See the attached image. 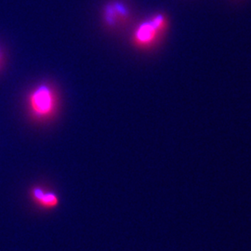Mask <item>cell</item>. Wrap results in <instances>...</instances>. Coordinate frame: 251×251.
Segmentation results:
<instances>
[{"label":"cell","mask_w":251,"mask_h":251,"mask_svg":"<svg viewBox=\"0 0 251 251\" xmlns=\"http://www.w3.org/2000/svg\"><path fill=\"white\" fill-rule=\"evenodd\" d=\"M170 21L166 14L156 13L144 20L135 28L132 34V44L140 50H151L158 45L167 34Z\"/></svg>","instance_id":"1"},{"label":"cell","mask_w":251,"mask_h":251,"mask_svg":"<svg viewBox=\"0 0 251 251\" xmlns=\"http://www.w3.org/2000/svg\"><path fill=\"white\" fill-rule=\"evenodd\" d=\"M56 90L49 84H40L31 90L27 98L28 110L35 119L44 121L55 116L58 109Z\"/></svg>","instance_id":"2"},{"label":"cell","mask_w":251,"mask_h":251,"mask_svg":"<svg viewBox=\"0 0 251 251\" xmlns=\"http://www.w3.org/2000/svg\"><path fill=\"white\" fill-rule=\"evenodd\" d=\"M130 16V9L121 1L111 2L103 9V20L109 27L122 26Z\"/></svg>","instance_id":"3"},{"label":"cell","mask_w":251,"mask_h":251,"mask_svg":"<svg viewBox=\"0 0 251 251\" xmlns=\"http://www.w3.org/2000/svg\"><path fill=\"white\" fill-rule=\"evenodd\" d=\"M31 196L38 206L47 209L56 207L60 202L56 193L52 191H47L42 187H34L31 191Z\"/></svg>","instance_id":"4"},{"label":"cell","mask_w":251,"mask_h":251,"mask_svg":"<svg viewBox=\"0 0 251 251\" xmlns=\"http://www.w3.org/2000/svg\"><path fill=\"white\" fill-rule=\"evenodd\" d=\"M2 60H3V54H2V51L0 50V64L2 63Z\"/></svg>","instance_id":"5"}]
</instances>
